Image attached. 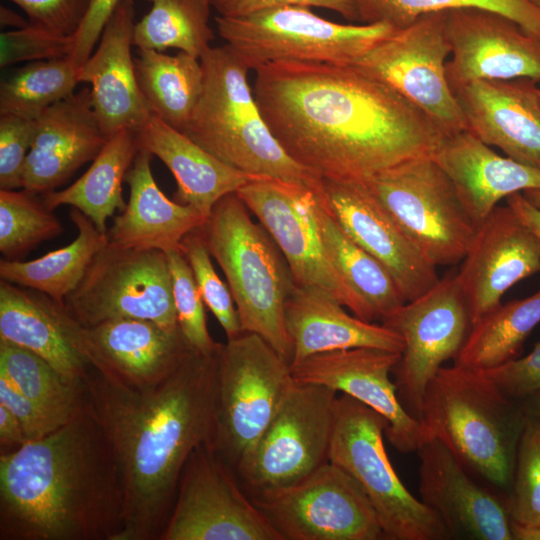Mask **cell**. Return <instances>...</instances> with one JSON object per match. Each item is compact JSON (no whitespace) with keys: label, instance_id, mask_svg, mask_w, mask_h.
Returning a JSON list of instances; mask_svg holds the SVG:
<instances>
[{"label":"cell","instance_id":"11","mask_svg":"<svg viewBox=\"0 0 540 540\" xmlns=\"http://www.w3.org/2000/svg\"><path fill=\"white\" fill-rule=\"evenodd\" d=\"M336 398L337 392L326 386L294 384L234 470L251 499L291 486L329 461Z\"/></svg>","mask_w":540,"mask_h":540},{"label":"cell","instance_id":"14","mask_svg":"<svg viewBox=\"0 0 540 540\" xmlns=\"http://www.w3.org/2000/svg\"><path fill=\"white\" fill-rule=\"evenodd\" d=\"M252 501L283 540L385 539L363 489L330 461L301 481Z\"/></svg>","mask_w":540,"mask_h":540},{"label":"cell","instance_id":"8","mask_svg":"<svg viewBox=\"0 0 540 540\" xmlns=\"http://www.w3.org/2000/svg\"><path fill=\"white\" fill-rule=\"evenodd\" d=\"M215 22L226 45L253 70L276 61L353 65L397 30L386 22L335 23L302 6L219 15Z\"/></svg>","mask_w":540,"mask_h":540},{"label":"cell","instance_id":"20","mask_svg":"<svg viewBox=\"0 0 540 540\" xmlns=\"http://www.w3.org/2000/svg\"><path fill=\"white\" fill-rule=\"evenodd\" d=\"M73 338L90 366L138 389L159 384L196 351L179 326L167 329L143 319H114L93 327L76 321Z\"/></svg>","mask_w":540,"mask_h":540},{"label":"cell","instance_id":"48","mask_svg":"<svg viewBox=\"0 0 540 540\" xmlns=\"http://www.w3.org/2000/svg\"><path fill=\"white\" fill-rule=\"evenodd\" d=\"M484 372L513 399L522 400L540 391V343L528 355Z\"/></svg>","mask_w":540,"mask_h":540},{"label":"cell","instance_id":"13","mask_svg":"<svg viewBox=\"0 0 540 540\" xmlns=\"http://www.w3.org/2000/svg\"><path fill=\"white\" fill-rule=\"evenodd\" d=\"M381 323L403 339L392 374L400 402L420 419L429 383L445 362L457 357L472 326L457 272L447 273Z\"/></svg>","mask_w":540,"mask_h":540},{"label":"cell","instance_id":"2","mask_svg":"<svg viewBox=\"0 0 540 540\" xmlns=\"http://www.w3.org/2000/svg\"><path fill=\"white\" fill-rule=\"evenodd\" d=\"M217 353L194 351L165 380L143 389L89 367L83 379L87 400L123 485V528L117 540H160L190 455L202 444L212 446Z\"/></svg>","mask_w":540,"mask_h":540},{"label":"cell","instance_id":"19","mask_svg":"<svg viewBox=\"0 0 540 540\" xmlns=\"http://www.w3.org/2000/svg\"><path fill=\"white\" fill-rule=\"evenodd\" d=\"M399 357L397 352L362 347L316 354L290 366L297 383L326 386L379 413L387 421L388 441L410 453L428 435L421 420L404 408L390 379Z\"/></svg>","mask_w":540,"mask_h":540},{"label":"cell","instance_id":"7","mask_svg":"<svg viewBox=\"0 0 540 540\" xmlns=\"http://www.w3.org/2000/svg\"><path fill=\"white\" fill-rule=\"evenodd\" d=\"M386 427L373 409L346 394L337 396L328 460L363 489L385 539H450L440 518L398 477L384 446Z\"/></svg>","mask_w":540,"mask_h":540},{"label":"cell","instance_id":"22","mask_svg":"<svg viewBox=\"0 0 540 540\" xmlns=\"http://www.w3.org/2000/svg\"><path fill=\"white\" fill-rule=\"evenodd\" d=\"M419 457L420 500L450 539L514 540L504 498L476 479L437 438L427 436Z\"/></svg>","mask_w":540,"mask_h":540},{"label":"cell","instance_id":"32","mask_svg":"<svg viewBox=\"0 0 540 540\" xmlns=\"http://www.w3.org/2000/svg\"><path fill=\"white\" fill-rule=\"evenodd\" d=\"M139 149L137 133L123 130L114 134L74 183L43 194L44 204L51 210L64 205L76 208L106 233L107 220L126 206L122 183Z\"/></svg>","mask_w":540,"mask_h":540},{"label":"cell","instance_id":"55","mask_svg":"<svg viewBox=\"0 0 540 540\" xmlns=\"http://www.w3.org/2000/svg\"><path fill=\"white\" fill-rule=\"evenodd\" d=\"M21 17L18 15L12 13L10 10L6 8H1V23L4 25H12L18 28H22L26 26L29 22L21 21Z\"/></svg>","mask_w":540,"mask_h":540},{"label":"cell","instance_id":"30","mask_svg":"<svg viewBox=\"0 0 540 540\" xmlns=\"http://www.w3.org/2000/svg\"><path fill=\"white\" fill-rule=\"evenodd\" d=\"M75 322L65 304L0 280V339L36 353L65 378L82 381L90 364L75 346Z\"/></svg>","mask_w":540,"mask_h":540},{"label":"cell","instance_id":"59","mask_svg":"<svg viewBox=\"0 0 540 540\" xmlns=\"http://www.w3.org/2000/svg\"><path fill=\"white\" fill-rule=\"evenodd\" d=\"M539 98H540V88H539Z\"/></svg>","mask_w":540,"mask_h":540},{"label":"cell","instance_id":"3","mask_svg":"<svg viewBox=\"0 0 540 540\" xmlns=\"http://www.w3.org/2000/svg\"><path fill=\"white\" fill-rule=\"evenodd\" d=\"M124 492L88 402L69 422L0 455V540H117Z\"/></svg>","mask_w":540,"mask_h":540},{"label":"cell","instance_id":"6","mask_svg":"<svg viewBox=\"0 0 540 540\" xmlns=\"http://www.w3.org/2000/svg\"><path fill=\"white\" fill-rule=\"evenodd\" d=\"M251 214L231 193L215 204L201 230L226 278L242 332L259 335L291 363L285 303L296 284L275 241Z\"/></svg>","mask_w":540,"mask_h":540},{"label":"cell","instance_id":"10","mask_svg":"<svg viewBox=\"0 0 540 540\" xmlns=\"http://www.w3.org/2000/svg\"><path fill=\"white\" fill-rule=\"evenodd\" d=\"M363 183L431 264L463 260L477 226L433 157L405 161Z\"/></svg>","mask_w":540,"mask_h":540},{"label":"cell","instance_id":"45","mask_svg":"<svg viewBox=\"0 0 540 540\" xmlns=\"http://www.w3.org/2000/svg\"><path fill=\"white\" fill-rule=\"evenodd\" d=\"M73 47L74 36H62L28 23L0 34V67L66 57Z\"/></svg>","mask_w":540,"mask_h":540},{"label":"cell","instance_id":"49","mask_svg":"<svg viewBox=\"0 0 540 540\" xmlns=\"http://www.w3.org/2000/svg\"><path fill=\"white\" fill-rule=\"evenodd\" d=\"M0 405L16 416L22 425L27 441L42 438L61 427L52 416L23 395L1 374Z\"/></svg>","mask_w":540,"mask_h":540},{"label":"cell","instance_id":"54","mask_svg":"<svg viewBox=\"0 0 540 540\" xmlns=\"http://www.w3.org/2000/svg\"><path fill=\"white\" fill-rule=\"evenodd\" d=\"M520 402L526 415L540 418V391L523 398Z\"/></svg>","mask_w":540,"mask_h":540},{"label":"cell","instance_id":"21","mask_svg":"<svg viewBox=\"0 0 540 540\" xmlns=\"http://www.w3.org/2000/svg\"><path fill=\"white\" fill-rule=\"evenodd\" d=\"M317 193L342 230L387 269L406 302L439 281L436 266L417 249L363 182L322 180Z\"/></svg>","mask_w":540,"mask_h":540},{"label":"cell","instance_id":"35","mask_svg":"<svg viewBox=\"0 0 540 540\" xmlns=\"http://www.w3.org/2000/svg\"><path fill=\"white\" fill-rule=\"evenodd\" d=\"M317 216L328 257L357 298L360 318L369 322H382L406 302L393 277L378 260L342 230L325 209L319 196Z\"/></svg>","mask_w":540,"mask_h":540},{"label":"cell","instance_id":"9","mask_svg":"<svg viewBox=\"0 0 540 540\" xmlns=\"http://www.w3.org/2000/svg\"><path fill=\"white\" fill-rule=\"evenodd\" d=\"M295 383L290 363L259 335L242 332L221 344L212 448L233 471Z\"/></svg>","mask_w":540,"mask_h":540},{"label":"cell","instance_id":"42","mask_svg":"<svg viewBox=\"0 0 540 540\" xmlns=\"http://www.w3.org/2000/svg\"><path fill=\"white\" fill-rule=\"evenodd\" d=\"M504 502L513 528L540 529V418L526 415Z\"/></svg>","mask_w":540,"mask_h":540},{"label":"cell","instance_id":"52","mask_svg":"<svg viewBox=\"0 0 540 540\" xmlns=\"http://www.w3.org/2000/svg\"><path fill=\"white\" fill-rule=\"evenodd\" d=\"M27 442L21 423L0 405V455L11 453Z\"/></svg>","mask_w":540,"mask_h":540},{"label":"cell","instance_id":"4","mask_svg":"<svg viewBox=\"0 0 540 540\" xmlns=\"http://www.w3.org/2000/svg\"><path fill=\"white\" fill-rule=\"evenodd\" d=\"M526 414L482 370L443 366L429 383L420 420L480 482L507 495Z\"/></svg>","mask_w":540,"mask_h":540},{"label":"cell","instance_id":"53","mask_svg":"<svg viewBox=\"0 0 540 540\" xmlns=\"http://www.w3.org/2000/svg\"><path fill=\"white\" fill-rule=\"evenodd\" d=\"M506 202L540 240V209L531 204L521 192L508 196Z\"/></svg>","mask_w":540,"mask_h":540},{"label":"cell","instance_id":"31","mask_svg":"<svg viewBox=\"0 0 540 540\" xmlns=\"http://www.w3.org/2000/svg\"><path fill=\"white\" fill-rule=\"evenodd\" d=\"M137 138L139 146L159 158L174 176L175 201L191 206L206 219L221 198L264 179L225 164L154 115Z\"/></svg>","mask_w":540,"mask_h":540},{"label":"cell","instance_id":"16","mask_svg":"<svg viewBox=\"0 0 540 540\" xmlns=\"http://www.w3.org/2000/svg\"><path fill=\"white\" fill-rule=\"evenodd\" d=\"M450 55L446 11H438L397 29L353 65L395 89L449 135L467 129L447 81Z\"/></svg>","mask_w":540,"mask_h":540},{"label":"cell","instance_id":"39","mask_svg":"<svg viewBox=\"0 0 540 540\" xmlns=\"http://www.w3.org/2000/svg\"><path fill=\"white\" fill-rule=\"evenodd\" d=\"M79 83V67L70 56L31 62L1 82L0 114L35 120Z\"/></svg>","mask_w":540,"mask_h":540},{"label":"cell","instance_id":"40","mask_svg":"<svg viewBox=\"0 0 540 540\" xmlns=\"http://www.w3.org/2000/svg\"><path fill=\"white\" fill-rule=\"evenodd\" d=\"M359 21L386 22L396 29L431 12L481 8L505 15L525 31L540 37V9L528 0H355Z\"/></svg>","mask_w":540,"mask_h":540},{"label":"cell","instance_id":"43","mask_svg":"<svg viewBox=\"0 0 540 540\" xmlns=\"http://www.w3.org/2000/svg\"><path fill=\"white\" fill-rule=\"evenodd\" d=\"M199 292L207 308L224 330L227 340L242 333L231 291L215 271L201 227L188 233L181 242Z\"/></svg>","mask_w":540,"mask_h":540},{"label":"cell","instance_id":"38","mask_svg":"<svg viewBox=\"0 0 540 540\" xmlns=\"http://www.w3.org/2000/svg\"><path fill=\"white\" fill-rule=\"evenodd\" d=\"M147 1L151 9L134 26L133 45L138 49L164 52L176 48L200 59L211 47L209 0Z\"/></svg>","mask_w":540,"mask_h":540},{"label":"cell","instance_id":"26","mask_svg":"<svg viewBox=\"0 0 540 540\" xmlns=\"http://www.w3.org/2000/svg\"><path fill=\"white\" fill-rule=\"evenodd\" d=\"M133 0H121L107 21L98 46L79 67V82L90 84L92 104L104 134L138 133L152 116L138 86L134 58Z\"/></svg>","mask_w":540,"mask_h":540},{"label":"cell","instance_id":"41","mask_svg":"<svg viewBox=\"0 0 540 540\" xmlns=\"http://www.w3.org/2000/svg\"><path fill=\"white\" fill-rule=\"evenodd\" d=\"M63 230L53 210L36 194L0 189V252L6 260H18Z\"/></svg>","mask_w":540,"mask_h":540},{"label":"cell","instance_id":"12","mask_svg":"<svg viewBox=\"0 0 540 540\" xmlns=\"http://www.w3.org/2000/svg\"><path fill=\"white\" fill-rule=\"evenodd\" d=\"M65 306L84 327L121 319L178 327L167 254L107 245L88 267Z\"/></svg>","mask_w":540,"mask_h":540},{"label":"cell","instance_id":"34","mask_svg":"<svg viewBox=\"0 0 540 540\" xmlns=\"http://www.w3.org/2000/svg\"><path fill=\"white\" fill-rule=\"evenodd\" d=\"M134 65L138 86L151 114L184 133L203 90L200 59L182 51L168 55L138 49Z\"/></svg>","mask_w":540,"mask_h":540},{"label":"cell","instance_id":"33","mask_svg":"<svg viewBox=\"0 0 540 540\" xmlns=\"http://www.w3.org/2000/svg\"><path fill=\"white\" fill-rule=\"evenodd\" d=\"M70 219L78 231L71 243L29 261L1 260V280L41 292L65 304L96 254L108 243L106 233L100 232L78 209L71 208Z\"/></svg>","mask_w":540,"mask_h":540},{"label":"cell","instance_id":"17","mask_svg":"<svg viewBox=\"0 0 540 540\" xmlns=\"http://www.w3.org/2000/svg\"><path fill=\"white\" fill-rule=\"evenodd\" d=\"M317 190L264 178L236 193L275 241L295 284L327 291L360 318L357 298L326 252L317 216Z\"/></svg>","mask_w":540,"mask_h":540},{"label":"cell","instance_id":"36","mask_svg":"<svg viewBox=\"0 0 540 540\" xmlns=\"http://www.w3.org/2000/svg\"><path fill=\"white\" fill-rule=\"evenodd\" d=\"M540 323V289L485 314L471 326L455 364L489 370L519 357L523 344Z\"/></svg>","mask_w":540,"mask_h":540},{"label":"cell","instance_id":"47","mask_svg":"<svg viewBox=\"0 0 540 540\" xmlns=\"http://www.w3.org/2000/svg\"><path fill=\"white\" fill-rule=\"evenodd\" d=\"M28 16V22L62 36H74L92 0H10Z\"/></svg>","mask_w":540,"mask_h":540},{"label":"cell","instance_id":"37","mask_svg":"<svg viewBox=\"0 0 540 540\" xmlns=\"http://www.w3.org/2000/svg\"><path fill=\"white\" fill-rule=\"evenodd\" d=\"M0 374L61 426L72 420L87 401L83 380L65 378L36 353L3 339Z\"/></svg>","mask_w":540,"mask_h":540},{"label":"cell","instance_id":"57","mask_svg":"<svg viewBox=\"0 0 540 540\" xmlns=\"http://www.w3.org/2000/svg\"><path fill=\"white\" fill-rule=\"evenodd\" d=\"M522 193L531 204L540 209V188L528 189Z\"/></svg>","mask_w":540,"mask_h":540},{"label":"cell","instance_id":"5","mask_svg":"<svg viewBox=\"0 0 540 540\" xmlns=\"http://www.w3.org/2000/svg\"><path fill=\"white\" fill-rule=\"evenodd\" d=\"M200 62L203 90L184 134L237 170L319 189L322 179L294 161L272 134L249 85V68L231 48L210 47Z\"/></svg>","mask_w":540,"mask_h":540},{"label":"cell","instance_id":"51","mask_svg":"<svg viewBox=\"0 0 540 540\" xmlns=\"http://www.w3.org/2000/svg\"><path fill=\"white\" fill-rule=\"evenodd\" d=\"M121 0H92L89 11L74 35V47L69 55L80 67L90 57L103 29Z\"/></svg>","mask_w":540,"mask_h":540},{"label":"cell","instance_id":"1","mask_svg":"<svg viewBox=\"0 0 540 540\" xmlns=\"http://www.w3.org/2000/svg\"><path fill=\"white\" fill-rule=\"evenodd\" d=\"M259 110L284 151L322 180L367 181L433 157L446 132L355 65L276 61L255 70Z\"/></svg>","mask_w":540,"mask_h":540},{"label":"cell","instance_id":"15","mask_svg":"<svg viewBox=\"0 0 540 540\" xmlns=\"http://www.w3.org/2000/svg\"><path fill=\"white\" fill-rule=\"evenodd\" d=\"M160 540H283L210 444L198 446L181 475Z\"/></svg>","mask_w":540,"mask_h":540},{"label":"cell","instance_id":"56","mask_svg":"<svg viewBox=\"0 0 540 540\" xmlns=\"http://www.w3.org/2000/svg\"><path fill=\"white\" fill-rule=\"evenodd\" d=\"M514 540H540V529H519L513 528Z\"/></svg>","mask_w":540,"mask_h":540},{"label":"cell","instance_id":"23","mask_svg":"<svg viewBox=\"0 0 540 540\" xmlns=\"http://www.w3.org/2000/svg\"><path fill=\"white\" fill-rule=\"evenodd\" d=\"M540 273V240L510 206H497L477 227L457 271L471 324L500 305L519 281Z\"/></svg>","mask_w":540,"mask_h":540},{"label":"cell","instance_id":"18","mask_svg":"<svg viewBox=\"0 0 540 540\" xmlns=\"http://www.w3.org/2000/svg\"><path fill=\"white\" fill-rule=\"evenodd\" d=\"M452 91L474 80L528 78L540 82V37L500 13L481 8L446 11Z\"/></svg>","mask_w":540,"mask_h":540},{"label":"cell","instance_id":"25","mask_svg":"<svg viewBox=\"0 0 540 540\" xmlns=\"http://www.w3.org/2000/svg\"><path fill=\"white\" fill-rule=\"evenodd\" d=\"M107 139L89 87L50 106L35 119L22 189L36 195L54 191L82 165L93 161Z\"/></svg>","mask_w":540,"mask_h":540},{"label":"cell","instance_id":"58","mask_svg":"<svg viewBox=\"0 0 540 540\" xmlns=\"http://www.w3.org/2000/svg\"><path fill=\"white\" fill-rule=\"evenodd\" d=\"M528 1L540 9V0H528Z\"/></svg>","mask_w":540,"mask_h":540},{"label":"cell","instance_id":"29","mask_svg":"<svg viewBox=\"0 0 540 540\" xmlns=\"http://www.w3.org/2000/svg\"><path fill=\"white\" fill-rule=\"evenodd\" d=\"M152 156L140 147L126 173L128 202L107 229L108 244L122 249L181 251L183 238L207 219L161 191L152 174Z\"/></svg>","mask_w":540,"mask_h":540},{"label":"cell","instance_id":"28","mask_svg":"<svg viewBox=\"0 0 540 540\" xmlns=\"http://www.w3.org/2000/svg\"><path fill=\"white\" fill-rule=\"evenodd\" d=\"M433 158L476 226L503 198L540 188V169L499 155L467 129L447 135Z\"/></svg>","mask_w":540,"mask_h":540},{"label":"cell","instance_id":"24","mask_svg":"<svg viewBox=\"0 0 540 540\" xmlns=\"http://www.w3.org/2000/svg\"><path fill=\"white\" fill-rule=\"evenodd\" d=\"M528 78L474 80L453 90L467 130L507 157L540 169V98Z\"/></svg>","mask_w":540,"mask_h":540},{"label":"cell","instance_id":"46","mask_svg":"<svg viewBox=\"0 0 540 540\" xmlns=\"http://www.w3.org/2000/svg\"><path fill=\"white\" fill-rule=\"evenodd\" d=\"M34 126L33 119L0 114V189H22L23 169Z\"/></svg>","mask_w":540,"mask_h":540},{"label":"cell","instance_id":"27","mask_svg":"<svg viewBox=\"0 0 540 540\" xmlns=\"http://www.w3.org/2000/svg\"><path fill=\"white\" fill-rule=\"evenodd\" d=\"M345 308L321 288L295 285L285 303V324L292 343L290 364L351 348L403 351V339L395 331L351 315Z\"/></svg>","mask_w":540,"mask_h":540},{"label":"cell","instance_id":"50","mask_svg":"<svg viewBox=\"0 0 540 540\" xmlns=\"http://www.w3.org/2000/svg\"><path fill=\"white\" fill-rule=\"evenodd\" d=\"M224 17H238L259 10L281 6L320 7L332 10L347 20L359 21L355 0H209Z\"/></svg>","mask_w":540,"mask_h":540},{"label":"cell","instance_id":"44","mask_svg":"<svg viewBox=\"0 0 540 540\" xmlns=\"http://www.w3.org/2000/svg\"><path fill=\"white\" fill-rule=\"evenodd\" d=\"M166 254L178 325L193 349L205 355H213L218 352L222 343L216 342L208 331L205 303L192 270L181 251L175 250Z\"/></svg>","mask_w":540,"mask_h":540}]
</instances>
